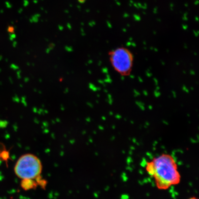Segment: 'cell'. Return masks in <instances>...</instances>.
Here are the masks:
<instances>
[{"instance_id": "obj_3", "label": "cell", "mask_w": 199, "mask_h": 199, "mask_svg": "<svg viewBox=\"0 0 199 199\" xmlns=\"http://www.w3.org/2000/svg\"><path fill=\"white\" fill-rule=\"evenodd\" d=\"M42 168L39 158L34 154L27 153L19 158L14 170L17 176L21 179H34L40 176Z\"/></svg>"}, {"instance_id": "obj_6", "label": "cell", "mask_w": 199, "mask_h": 199, "mask_svg": "<svg viewBox=\"0 0 199 199\" xmlns=\"http://www.w3.org/2000/svg\"><path fill=\"white\" fill-rule=\"evenodd\" d=\"M198 199L197 198H196V197H190V198H189V199Z\"/></svg>"}, {"instance_id": "obj_5", "label": "cell", "mask_w": 199, "mask_h": 199, "mask_svg": "<svg viewBox=\"0 0 199 199\" xmlns=\"http://www.w3.org/2000/svg\"><path fill=\"white\" fill-rule=\"evenodd\" d=\"M0 159L7 163L8 159H10V154L9 152L6 150L1 152L0 153Z\"/></svg>"}, {"instance_id": "obj_1", "label": "cell", "mask_w": 199, "mask_h": 199, "mask_svg": "<svg viewBox=\"0 0 199 199\" xmlns=\"http://www.w3.org/2000/svg\"><path fill=\"white\" fill-rule=\"evenodd\" d=\"M146 170L154 178L157 188L160 190H167L180 183L181 177L178 164L169 154L162 153L148 162Z\"/></svg>"}, {"instance_id": "obj_4", "label": "cell", "mask_w": 199, "mask_h": 199, "mask_svg": "<svg viewBox=\"0 0 199 199\" xmlns=\"http://www.w3.org/2000/svg\"><path fill=\"white\" fill-rule=\"evenodd\" d=\"M20 185L24 190H29L37 188L38 184L37 182L33 179H22Z\"/></svg>"}, {"instance_id": "obj_2", "label": "cell", "mask_w": 199, "mask_h": 199, "mask_svg": "<svg viewBox=\"0 0 199 199\" xmlns=\"http://www.w3.org/2000/svg\"><path fill=\"white\" fill-rule=\"evenodd\" d=\"M111 65L114 70L123 77L129 76L134 63V56L131 51L124 47L112 50L108 54Z\"/></svg>"}]
</instances>
